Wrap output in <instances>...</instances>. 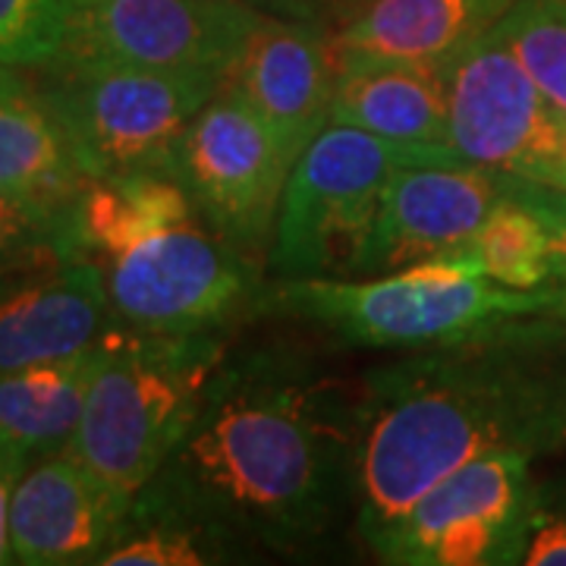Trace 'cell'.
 Returning a JSON list of instances; mask_svg holds the SVG:
<instances>
[{
    "label": "cell",
    "mask_w": 566,
    "mask_h": 566,
    "mask_svg": "<svg viewBox=\"0 0 566 566\" xmlns=\"http://www.w3.org/2000/svg\"><path fill=\"white\" fill-rule=\"evenodd\" d=\"M359 409L283 344L227 353L170 463L148 482L243 547L303 554L356 513Z\"/></svg>",
    "instance_id": "cell-1"
},
{
    "label": "cell",
    "mask_w": 566,
    "mask_h": 566,
    "mask_svg": "<svg viewBox=\"0 0 566 566\" xmlns=\"http://www.w3.org/2000/svg\"><path fill=\"white\" fill-rule=\"evenodd\" d=\"M554 318H523L460 344L412 349L356 390V532L365 545L460 465L566 444V368Z\"/></svg>",
    "instance_id": "cell-2"
},
{
    "label": "cell",
    "mask_w": 566,
    "mask_h": 566,
    "mask_svg": "<svg viewBox=\"0 0 566 566\" xmlns=\"http://www.w3.org/2000/svg\"><path fill=\"white\" fill-rule=\"evenodd\" d=\"M557 296L560 283L513 290L479 274L463 255H441L378 277L274 281L264 286L262 308L315 324L349 346L412 353L547 318Z\"/></svg>",
    "instance_id": "cell-3"
},
{
    "label": "cell",
    "mask_w": 566,
    "mask_h": 566,
    "mask_svg": "<svg viewBox=\"0 0 566 566\" xmlns=\"http://www.w3.org/2000/svg\"><path fill=\"white\" fill-rule=\"evenodd\" d=\"M227 353L221 331L142 334L114 324L70 453L136 497L186 441Z\"/></svg>",
    "instance_id": "cell-4"
},
{
    "label": "cell",
    "mask_w": 566,
    "mask_h": 566,
    "mask_svg": "<svg viewBox=\"0 0 566 566\" xmlns=\"http://www.w3.org/2000/svg\"><path fill=\"white\" fill-rule=\"evenodd\" d=\"M32 82L61 117L88 180H107L170 174L186 126L227 80L136 66H41Z\"/></svg>",
    "instance_id": "cell-5"
},
{
    "label": "cell",
    "mask_w": 566,
    "mask_h": 566,
    "mask_svg": "<svg viewBox=\"0 0 566 566\" xmlns=\"http://www.w3.org/2000/svg\"><path fill=\"white\" fill-rule=\"evenodd\" d=\"M400 164L385 142L331 123L290 170L268 249L274 281L356 277L387 180Z\"/></svg>",
    "instance_id": "cell-6"
},
{
    "label": "cell",
    "mask_w": 566,
    "mask_h": 566,
    "mask_svg": "<svg viewBox=\"0 0 566 566\" xmlns=\"http://www.w3.org/2000/svg\"><path fill=\"white\" fill-rule=\"evenodd\" d=\"M102 264L111 315L126 331L202 334L227 327L243 308H262L255 255L199 218Z\"/></svg>",
    "instance_id": "cell-7"
},
{
    "label": "cell",
    "mask_w": 566,
    "mask_h": 566,
    "mask_svg": "<svg viewBox=\"0 0 566 566\" xmlns=\"http://www.w3.org/2000/svg\"><path fill=\"white\" fill-rule=\"evenodd\" d=\"M535 497L532 457L488 453L428 488L365 547L394 566L523 564Z\"/></svg>",
    "instance_id": "cell-8"
},
{
    "label": "cell",
    "mask_w": 566,
    "mask_h": 566,
    "mask_svg": "<svg viewBox=\"0 0 566 566\" xmlns=\"http://www.w3.org/2000/svg\"><path fill=\"white\" fill-rule=\"evenodd\" d=\"M264 13L245 0H70L48 66H136L230 76Z\"/></svg>",
    "instance_id": "cell-9"
},
{
    "label": "cell",
    "mask_w": 566,
    "mask_h": 566,
    "mask_svg": "<svg viewBox=\"0 0 566 566\" xmlns=\"http://www.w3.org/2000/svg\"><path fill=\"white\" fill-rule=\"evenodd\" d=\"M290 170L271 129L227 82L186 126L170 161L199 221L255 259L271 249Z\"/></svg>",
    "instance_id": "cell-10"
},
{
    "label": "cell",
    "mask_w": 566,
    "mask_h": 566,
    "mask_svg": "<svg viewBox=\"0 0 566 566\" xmlns=\"http://www.w3.org/2000/svg\"><path fill=\"white\" fill-rule=\"evenodd\" d=\"M450 148L472 167L547 182L566 111L545 98L494 25L444 66Z\"/></svg>",
    "instance_id": "cell-11"
},
{
    "label": "cell",
    "mask_w": 566,
    "mask_h": 566,
    "mask_svg": "<svg viewBox=\"0 0 566 566\" xmlns=\"http://www.w3.org/2000/svg\"><path fill=\"white\" fill-rule=\"evenodd\" d=\"M510 186L513 174L472 164H400L387 180L356 277L460 252Z\"/></svg>",
    "instance_id": "cell-12"
},
{
    "label": "cell",
    "mask_w": 566,
    "mask_h": 566,
    "mask_svg": "<svg viewBox=\"0 0 566 566\" xmlns=\"http://www.w3.org/2000/svg\"><path fill=\"white\" fill-rule=\"evenodd\" d=\"M227 85L262 117L286 161L296 164L305 148L334 123V32L262 17L245 41L240 61L233 63Z\"/></svg>",
    "instance_id": "cell-13"
},
{
    "label": "cell",
    "mask_w": 566,
    "mask_h": 566,
    "mask_svg": "<svg viewBox=\"0 0 566 566\" xmlns=\"http://www.w3.org/2000/svg\"><path fill=\"white\" fill-rule=\"evenodd\" d=\"M133 497L63 450L22 472L10 504V551L22 566L98 564Z\"/></svg>",
    "instance_id": "cell-14"
},
{
    "label": "cell",
    "mask_w": 566,
    "mask_h": 566,
    "mask_svg": "<svg viewBox=\"0 0 566 566\" xmlns=\"http://www.w3.org/2000/svg\"><path fill=\"white\" fill-rule=\"evenodd\" d=\"M331 120L385 142L406 164H463L450 148L444 66L337 51Z\"/></svg>",
    "instance_id": "cell-15"
},
{
    "label": "cell",
    "mask_w": 566,
    "mask_h": 566,
    "mask_svg": "<svg viewBox=\"0 0 566 566\" xmlns=\"http://www.w3.org/2000/svg\"><path fill=\"white\" fill-rule=\"evenodd\" d=\"M114 327L98 259L41 268L0 296V375L66 359Z\"/></svg>",
    "instance_id": "cell-16"
},
{
    "label": "cell",
    "mask_w": 566,
    "mask_h": 566,
    "mask_svg": "<svg viewBox=\"0 0 566 566\" xmlns=\"http://www.w3.org/2000/svg\"><path fill=\"white\" fill-rule=\"evenodd\" d=\"M107 337L80 353L0 375V457L17 472L70 450L92 381L107 356Z\"/></svg>",
    "instance_id": "cell-17"
},
{
    "label": "cell",
    "mask_w": 566,
    "mask_h": 566,
    "mask_svg": "<svg viewBox=\"0 0 566 566\" xmlns=\"http://www.w3.org/2000/svg\"><path fill=\"white\" fill-rule=\"evenodd\" d=\"M516 0H371L334 32L340 54L447 66L504 20Z\"/></svg>",
    "instance_id": "cell-18"
},
{
    "label": "cell",
    "mask_w": 566,
    "mask_h": 566,
    "mask_svg": "<svg viewBox=\"0 0 566 566\" xmlns=\"http://www.w3.org/2000/svg\"><path fill=\"white\" fill-rule=\"evenodd\" d=\"M88 182L61 117L35 82L0 92V189L48 208H73Z\"/></svg>",
    "instance_id": "cell-19"
},
{
    "label": "cell",
    "mask_w": 566,
    "mask_h": 566,
    "mask_svg": "<svg viewBox=\"0 0 566 566\" xmlns=\"http://www.w3.org/2000/svg\"><path fill=\"white\" fill-rule=\"evenodd\" d=\"M186 189L170 174H129L92 180L73 202L80 255L107 262L133 245L196 221Z\"/></svg>",
    "instance_id": "cell-20"
},
{
    "label": "cell",
    "mask_w": 566,
    "mask_h": 566,
    "mask_svg": "<svg viewBox=\"0 0 566 566\" xmlns=\"http://www.w3.org/2000/svg\"><path fill=\"white\" fill-rule=\"evenodd\" d=\"M249 560L245 551L189 506L145 485L133 497L120 535L102 566H214Z\"/></svg>",
    "instance_id": "cell-21"
},
{
    "label": "cell",
    "mask_w": 566,
    "mask_h": 566,
    "mask_svg": "<svg viewBox=\"0 0 566 566\" xmlns=\"http://www.w3.org/2000/svg\"><path fill=\"white\" fill-rule=\"evenodd\" d=\"M520 177L501 202L494 205L469 237V243L453 252L463 255L491 281L513 290H538L551 283L547 271V227L545 218L520 196Z\"/></svg>",
    "instance_id": "cell-22"
},
{
    "label": "cell",
    "mask_w": 566,
    "mask_h": 566,
    "mask_svg": "<svg viewBox=\"0 0 566 566\" xmlns=\"http://www.w3.org/2000/svg\"><path fill=\"white\" fill-rule=\"evenodd\" d=\"M70 259H80L73 208H48L0 189V271H41Z\"/></svg>",
    "instance_id": "cell-23"
},
{
    "label": "cell",
    "mask_w": 566,
    "mask_h": 566,
    "mask_svg": "<svg viewBox=\"0 0 566 566\" xmlns=\"http://www.w3.org/2000/svg\"><path fill=\"white\" fill-rule=\"evenodd\" d=\"M497 29L547 102L566 111V0H516Z\"/></svg>",
    "instance_id": "cell-24"
},
{
    "label": "cell",
    "mask_w": 566,
    "mask_h": 566,
    "mask_svg": "<svg viewBox=\"0 0 566 566\" xmlns=\"http://www.w3.org/2000/svg\"><path fill=\"white\" fill-rule=\"evenodd\" d=\"M70 0H0V63L35 73L57 57Z\"/></svg>",
    "instance_id": "cell-25"
},
{
    "label": "cell",
    "mask_w": 566,
    "mask_h": 566,
    "mask_svg": "<svg viewBox=\"0 0 566 566\" xmlns=\"http://www.w3.org/2000/svg\"><path fill=\"white\" fill-rule=\"evenodd\" d=\"M523 564L566 566V501L547 497L538 488Z\"/></svg>",
    "instance_id": "cell-26"
},
{
    "label": "cell",
    "mask_w": 566,
    "mask_h": 566,
    "mask_svg": "<svg viewBox=\"0 0 566 566\" xmlns=\"http://www.w3.org/2000/svg\"><path fill=\"white\" fill-rule=\"evenodd\" d=\"M516 189L545 218L547 271H551V281L566 283V189L547 186V182L526 180V177H520Z\"/></svg>",
    "instance_id": "cell-27"
},
{
    "label": "cell",
    "mask_w": 566,
    "mask_h": 566,
    "mask_svg": "<svg viewBox=\"0 0 566 566\" xmlns=\"http://www.w3.org/2000/svg\"><path fill=\"white\" fill-rule=\"evenodd\" d=\"M264 17L305 22L327 32H340L353 17H359L371 0H245Z\"/></svg>",
    "instance_id": "cell-28"
},
{
    "label": "cell",
    "mask_w": 566,
    "mask_h": 566,
    "mask_svg": "<svg viewBox=\"0 0 566 566\" xmlns=\"http://www.w3.org/2000/svg\"><path fill=\"white\" fill-rule=\"evenodd\" d=\"M22 475L0 457V566L13 564L10 551V504H13V488Z\"/></svg>",
    "instance_id": "cell-29"
},
{
    "label": "cell",
    "mask_w": 566,
    "mask_h": 566,
    "mask_svg": "<svg viewBox=\"0 0 566 566\" xmlns=\"http://www.w3.org/2000/svg\"><path fill=\"white\" fill-rule=\"evenodd\" d=\"M547 186L566 189V120H564V133H560V148H557V164H554V174H551Z\"/></svg>",
    "instance_id": "cell-30"
},
{
    "label": "cell",
    "mask_w": 566,
    "mask_h": 566,
    "mask_svg": "<svg viewBox=\"0 0 566 566\" xmlns=\"http://www.w3.org/2000/svg\"><path fill=\"white\" fill-rule=\"evenodd\" d=\"M25 82V73L22 70H13L7 63H0V92H10V88H20Z\"/></svg>",
    "instance_id": "cell-31"
},
{
    "label": "cell",
    "mask_w": 566,
    "mask_h": 566,
    "mask_svg": "<svg viewBox=\"0 0 566 566\" xmlns=\"http://www.w3.org/2000/svg\"><path fill=\"white\" fill-rule=\"evenodd\" d=\"M29 274H35V271H0V296L3 293H10L17 283H22Z\"/></svg>",
    "instance_id": "cell-32"
},
{
    "label": "cell",
    "mask_w": 566,
    "mask_h": 566,
    "mask_svg": "<svg viewBox=\"0 0 566 566\" xmlns=\"http://www.w3.org/2000/svg\"><path fill=\"white\" fill-rule=\"evenodd\" d=\"M547 318H557L560 324H566V283H560V296H557V303H554Z\"/></svg>",
    "instance_id": "cell-33"
}]
</instances>
